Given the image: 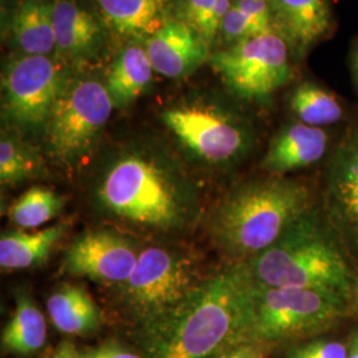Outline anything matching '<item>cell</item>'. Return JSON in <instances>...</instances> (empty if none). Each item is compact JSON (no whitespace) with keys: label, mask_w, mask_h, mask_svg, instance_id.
<instances>
[{"label":"cell","mask_w":358,"mask_h":358,"mask_svg":"<svg viewBox=\"0 0 358 358\" xmlns=\"http://www.w3.org/2000/svg\"><path fill=\"white\" fill-rule=\"evenodd\" d=\"M196 285L186 259L166 248L149 247L138 255L136 268L124 282V292L148 322L176 307Z\"/></svg>","instance_id":"ba28073f"},{"label":"cell","mask_w":358,"mask_h":358,"mask_svg":"<svg viewBox=\"0 0 358 358\" xmlns=\"http://www.w3.org/2000/svg\"><path fill=\"white\" fill-rule=\"evenodd\" d=\"M348 358H358V332L350 338V344L348 348Z\"/></svg>","instance_id":"1f68e13d"},{"label":"cell","mask_w":358,"mask_h":358,"mask_svg":"<svg viewBox=\"0 0 358 358\" xmlns=\"http://www.w3.org/2000/svg\"><path fill=\"white\" fill-rule=\"evenodd\" d=\"M103 23L118 36L152 38L169 19L170 0H96Z\"/></svg>","instance_id":"2e32d148"},{"label":"cell","mask_w":358,"mask_h":358,"mask_svg":"<svg viewBox=\"0 0 358 358\" xmlns=\"http://www.w3.org/2000/svg\"><path fill=\"white\" fill-rule=\"evenodd\" d=\"M64 201L56 192L45 187H32L13 202L8 215L23 230L38 229L57 217Z\"/></svg>","instance_id":"d4e9b609"},{"label":"cell","mask_w":358,"mask_h":358,"mask_svg":"<svg viewBox=\"0 0 358 358\" xmlns=\"http://www.w3.org/2000/svg\"><path fill=\"white\" fill-rule=\"evenodd\" d=\"M153 73V65L146 50L131 44L115 59L105 87L115 105L128 106L149 87Z\"/></svg>","instance_id":"d6986e66"},{"label":"cell","mask_w":358,"mask_h":358,"mask_svg":"<svg viewBox=\"0 0 358 358\" xmlns=\"http://www.w3.org/2000/svg\"><path fill=\"white\" fill-rule=\"evenodd\" d=\"M353 69H355V76L357 77L358 80V47L356 55H355V60H353Z\"/></svg>","instance_id":"d6a6232c"},{"label":"cell","mask_w":358,"mask_h":358,"mask_svg":"<svg viewBox=\"0 0 358 358\" xmlns=\"http://www.w3.org/2000/svg\"><path fill=\"white\" fill-rule=\"evenodd\" d=\"M11 32L24 55L50 56L56 50L53 0H23L13 13Z\"/></svg>","instance_id":"ac0fdd59"},{"label":"cell","mask_w":358,"mask_h":358,"mask_svg":"<svg viewBox=\"0 0 358 358\" xmlns=\"http://www.w3.org/2000/svg\"><path fill=\"white\" fill-rule=\"evenodd\" d=\"M215 358H268V346L257 341H244L231 346Z\"/></svg>","instance_id":"f1b7e54d"},{"label":"cell","mask_w":358,"mask_h":358,"mask_svg":"<svg viewBox=\"0 0 358 358\" xmlns=\"http://www.w3.org/2000/svg\"><path fill=\"white\" fill-rule=\"evenodd\" d=\"M353 291H356V301H357V307H358V284L356 285V288H353Z\"/></svg>","instance_id":"836d02e7"},{"label":"cell","mask_w":358,"mask_h":358,"mask_svg":"<svg viewBox=\"0 0 358 358\" xmlns=\"http://www.w3.org/2000/svg\"><path fill=\"white\" fill-rule=\"evenodd\" d=\"M56 50L68 60L90 56L101 41L99 20L76 0H53Z\"/></svg>","instance_id":"e0dca14e"},{"label":"cell","mask_w":358,"mask_h":358,"mask_svg":"<svg viewBox=\"0 0 358 358\" xmlns=\"http://www.w3.org/2000/svg\"><path fill=\"white\" fill-rule=\"evenodd\" d=\"M245 266L199 282L176 307L145 322L149 358H215L248 341Z\"/></svg>","instance_id":"6da1fadb"},{"label":"cell","mask_w":358,"mask_h":358,"mask_svg":"<svg viewBox=\"0 0 358 358\" xmlns=\"http://www.w3.org/2000/svg\"><path fill=\"white\" fill-rule=\"evenodd\" d=\"M328 142L329 137L324 129L294 122L273 137L262 166L275 176L310 166L327 153Z\"/></svg>","instance_id":"9a60e30c"},{"label":"cell","mask_w":358,"mask_h":358,"mask_svg":"<svg viewBox=\"0 0 358 358\" xmlns=\"http://www.w3.org/2000/svg\"><path fill=\"white\" fill-rule=\"evenodd\" d=\"M47 322L31 297H17L13 317L1 333L3 346L16 355H31L45 344Z\"/></svg>","instance_id":"603a6c76"},{"label":"cell","mask_w":358,"mask_h":358,"mask_svg":"<svg viewBox=\"0 0 358 358\" xmlns=\"http://www.w3.org/2000/svg\"><path fill=\"white\" fill-rule=\"evenodd\" d=\"M275 32L271 0H232L219 35L227 47Z\"/></svg>","instance_id":"7402d4cb"},{"label":"cell","mask_w":358,"mask_h":358,"mask_svg":"<svg viewBox=\"0 0 358 358\" xmlns=\"http://www.w3.org/2000/svg\"><path fill=\"white\" fill-rule=\"evenodd\" d=\"M288 358H348V348L338 341L319 340L294 348Z\"/></svg>","instance_id":"83f0119b"},{"label":"cell","mask_w":358,"mask_h":358,"mask_svg":"<svg viewBox=\"0 0 358 358\" xmlns=\"http://www.w3.org/2000/svg\"><path fill=\"white\" fill-rule=\"evenodd\" d=\"M52 358H84V356H81L78 353L76 346L73 345L72 343H63L56 349Z\"/></svg>","instance_id":"4dcf8cb0"},{"label":"cell","mask_w":358,"mask_h":358,"mask_svg":"<svg viewBox=\"0 0 358 358\" xmlns=\"http://www.w3.org/2000/svg\"><path fill=\"white\" fill-rule=\"evenodd\" d=\"M64 234V223L32 232L4 234L0 239V266L4 269H26L40 264Z\"/></svg>","instance_id":"ffe728a7"},{"label":"cell","mask_w":358,"mask_h":358,"mask_svg":"<svg viewBox=\"0 0 358 358\" xmlns=\"http://www.w3.org/2000/svg\"><path fill=\"white\" fill-rule=\"evenodd\" d=\"M100 196L115 215L154 229L174 227L185 214L182 194L171 176L138 154L115 162L103 178Z\"/></svg>","instance_id":"5b68a950"},{"label":"cell","mask_w":358,"mask_h":358,"mask_svg":"<svg viewBox=\"0 0 358 358\" xmlns=\"http://www.w3.org/2000/svg\"><path fill=\"white\" fill-rule=\"evenodd\" d=\"M164 122L186 148L208 162H226L247 146L244 129L229 115L199 106L169 109Z\"/></svg>","instance_id":"30bf717a"},{"label":"cell","mask_w":358,"mask_h":358,"mask_svg":"<svg viewBox=\"0 0 358 358\" xmlns=\"http://www.w3.org/2000/svg\"><path fill=\"white\" fill-rule=\"evenodd\" d=\"M231 4L232 0H180L179 20L192 27L211 45Z\"/></svg>","instance_id":"484cf974"},{"label":"cell","mask_w":358,"mask_h":358,"mask_svg":"<svg viewBox=\"0 0 358 358\" xmlns=\"http://www.w3.org/2000/svg\"><path fill=\"white\" fill-rule=\"evenodd\" d=\"M53 325L66 334L84 336L99 328V310L90 294L78 285H66L47 301Z\"/></svg>","instance_id":"44dd1931"},{"label":"cell","mask_w":358,"mask_h":358,"mask_svg":"<svg viewBox=\"0 0 358 358\" xmlns=\"http://www.w3.org/2000/svg\"><path fill=\"white\" fill-rule=\"evenodd\" d=\"M328 203L333 220L358 244V130L350 133L333 154Z\"/></svg>","instance_id":"5bb4252c"},{"label":"cell","mask_w":358,"mask_h":358,"mask_svg":"<svg viewBox=\"0 0 358 358\" xmlns=\"http://www.w3.org/2000/svg\"><path fill=\"white\" fill-rule=\"evenodd\" d=\"M84 358H141L138 355L130 352L122 346L106 344L90 350Z\"/></svg>","instance_id":"f546056e"},{"label":"cell","mask_w":358,"mask_h":358,"mask_svg":"<svg viewBox=\"0 0 358 358\" xmlns=\"http://www.w3.org/2000/svg\"><path fill=\"white\" fill-rule=\"evenodd\" d=\"M115 103L101 83L83 78L68 83L45 124L52 157L66 166L90 153L109 121Z\"/></svg>","instance_id":"8992f818"},{"label":"cell","mask_w":358,"mask_h":358,"mask_svg":"<svg viewBox=\"0 0 358 358\" xmlns=\"http://www.w3.org/2000/svg\"><path fill=\"white\" fill-rule=\"evenodd\" d=\"M247 300L248 341L263 344L324 332L345 315L346 309V299L338 294L269 287L251 275Z\"/></svg>","instance_id":"277c9868"},{"label":"cell","mask_w":358,"mask_h":358,"mask_svg":"<svg viewBox=\"0 0 358 358\" xmlns=\"http://www.w3.org/2000/svg\"><path fill=\"white\" fill-rule=\"evenodd\" d=\"M66 84L64 68L56 59L23 55L13 60L3 75L6 110L22 127H45Z\"/></svg>","instance_id":"9c48e42d"},{"label":"cell","mask_w":358,"mask_h":358,"mask_svg":"<svg viewBox=\"0 0 358 358\" xmlns=\"http://www.w3.org/2000/svg\"><path fill=\"white\" fill-rule=\"evenodd\" d=\"M291 51L276 32L248 38L210 56L226 87L248 101H264L292 77Z\"/></svg>","instance_id":"52a82bcc"},{"label":"cell","mask_w":358,"mask_h":358,"mask_svg":"<svg viewBox=\"0 0 358 358\" xmlns=\"http://www.w3.org/2000/svg\"><path fill=\"white\" fill-rule=\"evenodd\" d=\"M291 108L300 122L309 127H325L343 118V108L328 90L313 83H303L291 96Z\"/></svg>","instance_id":"cb8c5ba5"},{"label":"cell","mask_w":358,"mask_h":358,"mask_svg":"<svg viewBox=\"0 0 358 358\" xmlns=\"http://www.w3.org/2000/svg\"><path fill=\"white\" fill-rule=\"evenodd\" d=\"M138 255L128 241L109 231H92L77 238L65 254L69 273L103 282H124L136 268Z\"/></svg>","instance_id":"8fae6325"},{"label":"cell","mask_w":358,"mask_h":358,"mask_svg":"<svg viewBox=\"0 0 358 358\" xmlns=\"http://www.w3.org/2000/svg\"><path fill=\"white\" fill-rule=\"evenodd\" d=\"M304 183L271 178L241 186L217 208L214 232L234 255L256 256L275 243L296 220L310 211Z\"/></svg>","instance_id":"3957f363"},{"label":"cell","mask_w":358,"mask_h":358,"mask_svg":"<svg viewBox=\"0 0 358 358\" xmlns=\"http://www.w3.org/2000/svg\"><path fill=\"white\" fill-rule=\"evenodd\" d=\"M271 6L275 32L297 59H303L332 31L331 0H271Z\"/></svg>","instance_id":"4fadbf2b"},{"label":"cell","mask_w":358,"mask_h":358,"mask_svg":"<svg viewBox=\"0 0 358 358\" xmlns=\"http://www.w3.org/2000/svg\"><path fill=\"white\" fill-rule=\"evenodd\" d=\"M145 50L154 72L169 78L190 75L210 59V45L205 38L179 19L169 20L148 38Z\"/></svg>","instance_id":"7c38bea8"},{"label":"cell","mask_w":358,"mask_h":358,"mask_svg":"<svg viewBox=\"0 0 358 358\" xmlns=\"http://www.w3.org/2000/svg\"><path fill=\"white\" fill-rule=\"evenodd\" d=\"M38 171L36 154L19 138L3 134L0 141V182L15 185L36 176Z\"/></svg>","instance_id":"4316f807"},{"label":"cell","mask_w":358,"mask_h":358,"mask_svg":"<svg viewBox=\"0 0 358 358\" xmlns=\"http://www.w3.org/2000/svg\"><path fill=\"white\" fill-rule=\"evenodd\" d=\"M256 282L276 288H301L349 299L353 276L336 239L313 213L296 220L247 266Z\"/></svg>","instance_id":"7a4b0ae2"}]
</instances>
